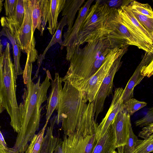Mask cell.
<instances>
[{
    "mask_svg": "<svg viewBox=\"0 0 153 153\" xmlns=\"http://www.w3.org/2000/svg\"><path fill=\"white\" fill-rule=\"evenodd\" d=\"M97 133V131L79 136H72L76 153H92L98 139Z\"/></svg>",
    "mask_w": 153,
    "mask_h": 153,
    "instance_id": "obj_13",
    "label": "cell"
},
{
    "mask_svg": "<svg viewBox=\"0 0 153 153\" xmlns=\"http://www.w3.org/2000/svg\"><path fill=\"white\" fill-rule=\"evenodd\" d=\"M116 148L115 137L111 124L105 133L98 139L92 153H112Z\"/></svg>",
    "mask_w": 153,
    "mask_h": 153,
    "instance_id": "obj_15",
    "label": "cell"
},
{
    "mask_svg": "<svg viewBox=\"0 0 153 153\" xmlns=\"http://www.w3.org/2000/svg\"><path fill=\"white\" fill-rule=\"evenodd\" d=\"M147 104V103L145 102L139 101L133 98L123 103V109L131 116Z\"/></svg>",
    "mask_w": 153,
    "mask_h": 153,
    "instance_id": "obj_26",
    "label": "cell"
},
{
    "mask_svg": "<svg viewBox=\"0 0 153 153\" xmlns=\"http://www.w3.org/2000/svg\"></svg>",
    "mask_w": 153,
    "mask_h": 153,
    "instance_id": "obj_41",
    "label": "cell"
},
{
    "mask_svg": "<svg viewBox=\"0 0 153 153\" xmlns=\"http://www.w3.org/2000/svg\"><path fill=\"white\" fill-rule=\"evenodd\" d=\"M62 141L61 139L55 137L51 153H63L62 149Z\"/></svg>",
    "mask_w": 153,
    "mask_h": 153,
    "instance_id": "obj_34",
    "label": "cell"
},
{
    "mask_svg": "<svg viewBox=\"0 0 153 153\" xmlns=\"http://www.w3.org/2000/svg\"><path fill=\"white\" fill-rule=\"evenodd\" d=\"M137 139V137L134 133L131 126L129 129L128 140L124 148V153H133Z\"/></svg>",
    "mask_w": 153,
    "mask_h": 153,
    "instance_id": "obj_29",
    "label": "cell"
},
{
    "mask_svg": "<svg viewBox=\"0 0 153 153\" xmlns=\"http://www.w3.org/2000/svg\"><path fill=\"white\" fill-rule=\"evenodd\" d=\"M56 123V116L51 121L50 126L47 128L46 134L44 137L40 153H51L55 137L54 136L53 131Z\"/></svg>",
    "mask_w": 153,
    "mask_h": 153,
    "instance_id": "obj_20",
    "label": "cell"
},
{
    "mask_svg": "<svg viewBox=\"0 0 153 153\" xmlns=\"http://www.w3.org/2000/svg\"><path fill=\"white\" fill-rule=\"evenodd\" d=\"M131 11L140 24L149 33L153 35V18L149 17L132 10Z\"/></svg>",
    "mask_w": 153,
    "mask_h": 153,
    "instance_id": "obj_28",
    "label": "cell"
},
{
    "mask_svg": "<svg viewBox=\"0 0 153 153\" xmlns=\"http://www.w3.org/2000/svg\"><path fill=\"white\" fill-rule=\"evenodd\" d=\"M19 153H24V152H20Z\"/></svg>",
    "mask_w": 153,
    "mask_h": 153,
    "instance_id": "obj_40",
    "label": "cell"
},
{
    "mask_svg": "<svg viewBox=\"0 0 153 153\" xmlns=\"http://www.w3.org/2000/svg\"><path fill=\"white\" fill-rule=\"evenodd\" d=\"M153 133V123L143 127L138 134V136L144 139L150 137Z\"/></svg>",
    "mask_w": 153,
    "mask_h": 153,
    "instance_id": "obj_33",
    "label": "cell"
},
{
    "mask_svg": "<svg viewBox=\"0 0 153 153\" xmlns=\"http://www.w3.org/2000/svg\"><path fill=\"white\" fill-rule=\"evenodd\" d=\"M130 116L123 109L118 113L111 124L117 148L124 149L126 144L131 126Z\"/></svg>",
    "mask_w": 153,
    "mask_h": 153,
    "instance_id": "obj_9",
    "label": "cell"
},
{
    "mask_svg": "<svg viewBox=\"0 0 153 153\" xmlns=\"http://www.w3.org/2000/svg\"><path fill=\"white\" fill-rule=\"evenodd\" d=\"M94 0H89L79 9L77 17L70 30L64 34V39L61 46L62 50L66 47V60L69 62L78 44V36L80 28Z\"/></svg>",
    "mask_w": 153,
    "mask_h": 153,
    "instance_id": "obj_7",
    "label": "cell"
},
{
    "mask_svg": "<svg viewBox=\"0 0 153 153\" xmlns=\"http://www.w3.org/2000/svg\"><path fill=\"white\" fill-rule=\"evenodd\" d=\"M3 45L1 43V40L0 39V58L2 53Z\"/></svg>",
    "mask_w": 153,
    "mask_h": 153,
    "instance_id": "obj_36",
    "label": "cell"
},
{
    "mask_svg": "<svg viewBox=\"0 0 153 153\" xmlns=\"http://www.w3.org/2000/svg\"><path fill=\"white\" fill-rule=\"evenodd\" d=\"M122 63V61H119L112 66L103 80L92 102L94 120L96 121L99 114L103 111L106 98L112 93L115 75L120 68Z\"/></svg>",
    "mask_w": 153,
    "mask_h": 153,
    "instance_id": "obj_8",
    "label": "cell"
},
{
    "mask_svg": "<svg viewBox=\"0 0 153 153\" xmlns=\"http://www.w3.org/2000/svg\"><path fill=\"white\" fill-rule=\"evenodd\" d=\"M25 67L27 68L26 88L22 96V101L19 105L22 126L13 146L9 148L12 153L25 152L28 143L38 130L41 113L44 107L41 106L47 99V91L51 85L50 79L51 76L48 70L44 69L46 76L42 83H40L39 76L34 83L31 79L32 63L27 60Z\"/></svg>",
    "mask_w": 153,
    "mask_h": 153,
    "instance_id": "obj_2",
    "label": "cell"
},
{
    "mask_svg": "<svg viewBox=\"0 0 153 153\" xmlns=\"http://www.w3.org/2000/svg\"><path fill=\"white\" fill-rule=\"evenodd\" d=\"M48 123L46 122L43 128L37 134H35L34 136L25 151V153H40Z\"/></svg>",
    "mask_w": 153,
    "mask_h": 153,
    "instance_id": "obj_22",
    "label": "cell"
},
{
    "mask_svg": "<svg viewBox=\"0 0 153 153\" xmlns=\"http://www.w3.org/2000/svg\"><path fill=\"white\" fill-rule=\"evenodd\" d=\"M67 24V18L66 16H63L58 23L56 31L53 34L52 39L49 43L43 53L38 56L37 59V64L38 66V69L36 75H38L39 70L41 66L43 60L44 59L45 54L48 50L52 45L56 43H58L62 46L63 45L62 40V33L64 27Z\"/></svg>",
    "mask_w": 153,
    "mask_h": 153,
    "instance_id": "obj_18",
    "label": "cell"
},
{
    "mask_svg": "<svg viewBox=\"0 0 153 153\" xmlns=\"http://www.w3.org/2000/svg\"><path fill=\"white\" fill-rule=\"evenodd\" d=\"M17 0L5 1L4 6L5 15L8 18L13 17L14 15Z\"/></svg>",
    "mask_w": 153,
    "mask_h": 153,
    "instance_id": "obj_31",
    "label": "cell"
},
{
    "mask_svg": "<svg viewBox=\"0 0 153 153\" xmlns=\"http://www.w3.org/2000/svg\"><path fill=\"white\" fill-rule=\"evenodd\" d=\"M72 153L71 152H67V153Z\"/></svg>",
    "mask_w": 153,
    "mask_h": 153,
    "instance_id": "obj_39",
    "label": "cell"
},
{
    "mask_svg": "<svg viewBox=\"0 0 153 153\" xmlns=\"http://www.w3.org/2000/svg\"><path fill=\"white\" fill-rule=\"evenodd\" d=\"M87 43L82 48L76 47L66 74L61 77L62 81L68 80L77 89L105 63L122 59L128 46L122 41L103 33L92 36Z\"/></svg>",
    "mask_w": 153,
    "mask_h": 153,
    "instance_id": "obj_1",
    "label": "cell"
},
{
    "mask_svg": "<svg viewBox=\"0 0 153 153\" xmlns=\"http://www.w3.org/2000/svg\"><path fill=\"white\" fill-rule=\"evenodd\" d=\"M40 0H29L31 10L33 33L36 28L39 31L40 30L42 16Z\"/></svg>",
    "mask_w": 153,
    "mask_h": 153,
    "instance_id": "obj_21",
    "label": "cell"
},
{
    "mask_svg": "<svg viewBox=\"0 0 153 153\" xmlns=\"http://www.w3.org/2000/svg\"><path fill=\"white\" fill-rule=\"evenodd\" d=\"M4 1L0 0V13L2 9V6L3 5V2Z\"/></svg>",
    "mask_w": 153,
    "mask_h": 153,
    "instance_id": "obj_37",
    "label": "cell"
},
{
    "mask_svg": "<svg viewBox=\"0 0 153 153\" xmlns=\"http://www.w3.org/2000/svg\"><path fill=\"white\" fill-rule=\"evenodd\" d=\"M0 22L2 28L0 32V36H3L7 38L12 45L14 65L16 75L17 76L23 75V70L21 67L20 58L21 56V50L18 45L12 26L6 16L1 17Z\"/></svg>",
    "mask_w": 153,
    "mask_h": 153,
    "instance_id": "obj_11",
    "label": "cell"
},
{
    "mask_svg": "<svg viewBox=\"0 0 153 153\" xmlns=\"http://www.w3.org/2000/svg\"><path fill=\"white\" fill-rule=\"evenodd\" d=\"M123 91L122 87L117 88L115 90L110 107L105 116L98 126V139L105 133L117 114L123 109V103L122 97Z\"/></svg>",
    "mask_w": 153,
    "mask_h": 153,
    "instance_id": "obj_10",
    "label": "cell"
},
{
    "mask_svg": "<svg viewBox=\"0 0 153 153\" xmlns=\"http://www.w3.org/2000/svg\"><path fill=\"white\" fill-rule=\"evenodd\" d=\"M0 153H12L10 152L9 149L8 150L5 149H0Z\"/></svg>",
    "mask_w": 153,
    "mask_h": 153,
    "instance_id": "obj_35",
    "label": "cell"
},
{
    "mask_svg": "<svg viewBox=\"0 0 153 153\" xmlns=\"http://www.w3.org/2000/svg\"><path fill=\"white\" fill-rule=\"evenodd\" d=\"M153 53L146 52L142 60L137 67L124 89L122 97L123 103L134 97V87L139 84L145 77L142 68L148 62L153 58Z\"/></svg>",
    "mask_w": 153,
    "mask_h": 153,
    "instance_id": "obj_12",
    "label": "cell"
},
{
    "mask_svg": "<svg viewBox=\"0 0 153 153\" xmlns=\"http://www.w3.org/2000/svg\"><path fill=\"white\" fill-rule=\"evenodd\" d=\"M153 151V134L149 137L141 140L137 139L133 153H149Z\"/></svg>",
    "mask_w": 153,
    "mask_h": 153,
    "instance_id": "obj_24",
    "label": "cell"
},
{
    "mask_svg": "<svg viewBox=\"0 0 153 153\" xmlns=\"http://www.w3.org/2000/svg\"><path fill=\"white\" fill-rule=\"evenodd\" d=\"M25 15L21 27L17 29L9 18L13 28L15 37L21 51L28 55L29 61L33 63L38 58L37 51L35 48L36 41L33 32L32 21L29 0H24Z\"/></svg>",
    "mask_w": 153,
    "mask_h": 153,
    "instance_id": "obj_6",
    "label": "cell"
},
{
    "mask_svg": "<svg viewBox=\"0 0 153 153\" xmlns=\"http://www.w3.org/2000/svg\"><path fill=\"white\" fill-rule=\"evenodd\" d=\"M109 23L113 30L110 34L113 37L122 40L127 45L135 46L146 52L153 53V43L132 26L120 9L116 10Z\"/></svg>",
    "mask_w": 153,
    "mask_h": 153,
    "instance_id": "obj_5",
    "label": "cell"
},
{
    "mask_svg": "<svg viewBox=\"0 0 153 153\" xmlns=\"http://www.w3.org/2000/svg\"><path fill=\"white\" fill-rule=\"evenodd\" d=\"M132 0H114L107 1L105 2L111 8L117 9V8L121 6H127L129 5Z\"/></svg>",
    "mask_w": 153,
    "mask_h": 153,
    "instance_id": "obj_32",
    "label": "cell"
},
{
    "mask_svg": "<svg viewBox=\"0 0 153 153\" xmlns=\"http://www.w3.org/2000/svg\"><path fill=\"white\" fill-rule=\"evenodd\" d=\"M112 153H118V152H117L116 151H114Z\"/></svg>",
    "mask_w": 153,
    "mask_h": 153,
    "instance_id": "obj_38",
    "label": "cell"
},
{
    "mask_svg": "<svg viewBox=\"0 0 153 153\" xmlns=\"http://www.w3.org/2000/svg\"><path fill=\"white\" fill-rule=\"evenodd\" d=\"M128 5L132 10L149 17L153 18L152 9L148 3H142L135 0H133Z\"/></svg>",
    "mask_w": 153,
    "mask_h": 153,
    "instance_id": "obj_25",
    "label": "cell"
},
{
    "mask_svg": "<svg viewBox=\"0 0 153 153\" xmlns=\"http://www.w3.org/2000/svg\"><path fill=\"white\" fill-rule=\"evenodd\" d=\"M51 80V88L49 97L47 98L46 106V122H48L54 110L56 109L59 102V93L62 88V81L59 74L55 73V78Z\"/></svg>",
    "mask_w": 153,
    "mask_h": 153,
    "instance_id": "obj_14",
    "label": "cell"
},
{
    "mask_svg": "<svg viewBox=\"0 0 153 153\" xmlns=\"http://www.w3.org/2000/svg\"><path fill=\"white\" fill-rule=\"evenodd\" d=\"M7 42L0 58V100L10 119V125L19 133L22 126L16 96V75Z\"/></svg>",
    "mask_w": 153,
    "mask_h": 153,
    "instance_id": "obj_3",
    "label": "cell"
},
{
    "mask_svg": "<svg viewBox=\"0 0 153 153\" xmlns=\"http://www.w3.org/2000/svg\"><path fill=\"white\" fill-rule=\"evenodd\" d=\"M40 1L42 16L39 31L40 32V35L42 36L48 22L50 1V0H41Z\"/></svg>",
    "mask_w": 153,
    "mask_h": 153,
    "instance_id": "obj_27",
    "label": "cell"
},
{
    "mask_svg": "<svg viewBox=\"0 0 153 153\" xmlns=\"http://www.w3.org/2000/svg\"><path fill=\"white\" fill-rule=\"evenodd\" d=\"M50 1L47 29L51 34L53 35L57 27L58 17L62 10L66 0H50Z\"/></svg>",
    "mask_w": 153,
    "mask_h": 153,
    "instance_id": "obj_16",
    "label": "cell"
},
{
    "mask_svg": "<svg viewBox=\"0 0 153 153\" xmlns=\"http://www.w3.org/2000/svg\"><path fill=\"white\" fill-rule=\"evenodd\" d=\"M25 15L24 0H17L14 16L8 18L13 21L16 28L19 29L22 24Z\"/></svg>",
    "mask_w": 153,
    "mask_h": 153,
    "instance_id": "obj_23",
    "label": "cell"
},
{
    "mask_svg": "<svg viewBox=\"0 0 153 153\" xmlns=\"http://www.w3.org/2000/svg\"><path fill=\"white\" fill-rule=\"evenodd\" d=\"M85 0H66L62 15L66 16L68 28L65 33H68L72 27L77 11L85 2Z\"/></svg>",
    "mask_w": 153,
    "mask_h": 153,
    "instance_id": "obj_17",
    "label": "cell"
},
{
    "mask_svg": "<svg viewBox=\"0 0 153 153\" xmlns=\"http://www.w3.org/2000/svg\"><path fill=\"white\" fill-rule=\"evenodd\" d=\"M117 9L110 8L105 2L96 1L89 8L80 28L77 46L87 42L96 35L111 33L113 30L110 26L109 21Z\"/></svg>",
    "mask_w": 153,
    "mask_h": 153,
    "instance_id": "obj_4",
    "label": "cell"
},
{
    "mask_svg": "<svg viewBox=\"0 0 153 153\" xmlns=\"http://www.w3.org/2000/svg\"><path fill=\"white\" fill-rule=\"evenodd\" d=\"M120 7L126 15L132 24L148 41L153 43V35L149 33L140 24L134 15L128 5L121 6Z\"/></svg>",
    "mask_w": 153,
    "mask_h": 153,
    "instance_id": "obj_19",
    "label": "cell"
},
{
    "mask_svg": "<svg viewBox=\"0 0 153 153\" xmlns=\"http://www.w3.org/2000/svg\"><path fill=\"white\" fill-rule=\"evenodd\" d=\"M153 123V108H151L146 115L142 118L135 122L137 126L142 127Z\"/></svg>",
    "mask_w": 153,
    "mask_h": 153,
    "instance_id": "obj_30",
    "label": "cell"
}]
</instances>
